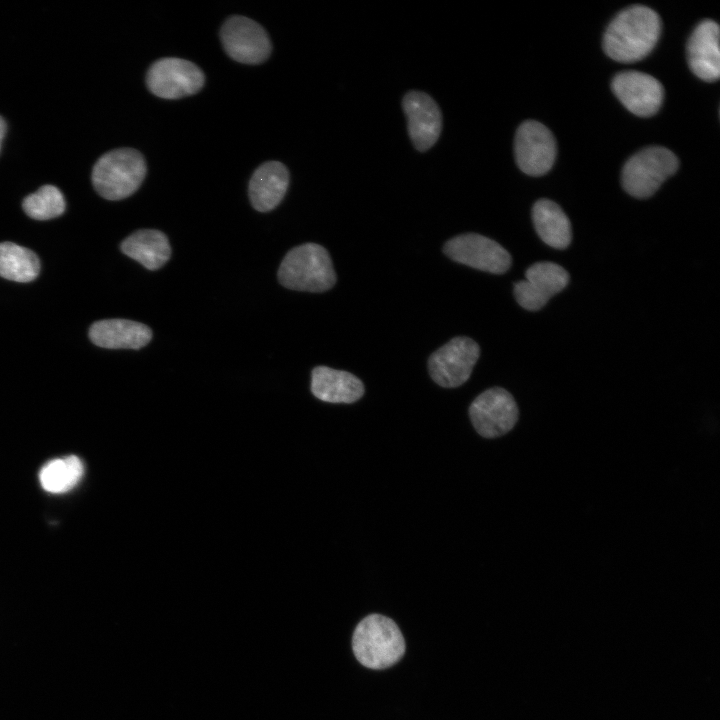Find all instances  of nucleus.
Masks as SVG:
<instances>
[{"mask_svg": "<svg viewBox=\"0 0 720 720\" xmlns=\"http://www.w3.org/2000/svg\"><path fill=\"white\" fill-rule=\"evenodd\" d=\"M660 32L661 20L654 10L642 5L631 6L608 25L603 48L615 61L636 62L652 51Z\"/></svg>", "mask_w": 720, "mask_h": 720, "instance_id": "obj_1", "label": "nucleus"}, {"mask_svg": "<svg viewBox=\"0 0 720 720\" xmlns=\"http://www.w3.org/2000/svg\"><path fill=\"white\" fill-rule=\"evenodd\" d=\"M687 60L701 80L713 82L720 76L719 26L710 19L702 21L687 43Z\"/></svg>", "mask_w": 720, "mask_h": 720, "instance_id": "obj_15", "label": "nucleus"}, {"mask_svg": "<svg viewBox=\"0 0 720 720\" xmlns=\"http://www.w3.org/2000/svg\"><path fill=\"white\" fill-rule=\"evenodd\" d=\"M452 260L481 271L503 274L511 266V255L496 241L476 234L458 235L444 245Z\"/></svg>", "mask_w": 720, "mask_h": 720, "instance_id": "obj_10", "label": "nucleus"}, {"mask_svg": "<svg viewBox=\"0 0 720 720\" xmlns=\"http://www.w3.org/2000/svg\"><path fill=\"white\" fill-rule=\"evenodd\" d=\"M91 341L107 349H140L151 338V329L140 322L127 319H105L93 323L89 329Z\"/></svg>", "mask_w": 720, "mask_h": 720, "instance_id": "obj_16", "label": "nucleus"}, {"mask_svg": "<svg viewBox=\"0 0 720 720\" xmlns=\"http://www.w3.org/2000/svg\"><path fill=\"white\" fill-rule=\"evenodd\" d=\"M220 38L225 52L244 64H260L271 53L272 45L265 29L245 16L229 17L221 27Z\"/></svg>", "mask_w": 720, "mask_h": 720, "instance_id": "obj_8", "label": "nucleus"}, {"mask_svg": "<svg viewBox=\"0 0 720 720\" xmlns=\"http://www.w3.org/2000/svg\"><path fill=\"white\" fill-rule=\"evenodd\" d=\"M6 132V123L4 119L0 116V149H1V142Z\"/></svg>", "mask_w": 720, "mask_h": 720, "instance_id": "obj_24", "label": "nucleus"}, {"mask_svg": "<svg viewBox=\"0 0 720 720\" xmlns=\"http://www.w3.org/2000/svg\"><path fill=\"white\" fill-rule=\"evenodd\" d=\"M675 154L662 146L647 147L634 154L622 170V185L636 198L653 195L678 169Z\"/></svg>", "mask_w": 720, "mask_h": 720, "instance_id": "obj_5", "label": "nucleus"}, {"mask_svg": "<svg viewBox=\"0 0 720 720\" xmlns=\"http://www.w3.org/2000/svg\"><path fill=\"white\" fill-rule=\"evenodd\" d=\"M611 87L619 101L637 116L654 115L663 102L662 84L653 76L640 71L618 73L613 78Z\"/></svg>", "mask_w": 720, "mask_h": 720, "instance_id": "obj_13", "label": "nucleus"}, {"mask_svg": "<svg viewBox=\"0 0 720 720\" xmlns=\"http://www.w3.org/2000/svg\"><path fill=\"white\" fill-rule=\"evenodd\" d=\"M479 355L480 348L473 339L455 337L430 356V376L442 387H458L469 379Z\"/></svg>", "mask_w": 720, "mask_h": 720, "instance_id": "obj_7", "label": "nucleus"}, {"mask_svg": "<svg viewBox=\"0 0 720 720\" xmlns=\"http://www.w3.org/2000/svg\"><path fill=\"white\" fill-rule=\"evenodd\" d=\"M352 649L363 666L386 669L403 657L405 640L391 618L370 614L357 624L352 637Z\"/></svg>", "mask_w": 720, "mask_h": 720, "instance_id": "obj_2", "label": "nucleus"}, {"mask_svg": "<svg viewBox=\"0 0 720 720\" xmlns=\"http://www.w3.org/2000/svg\"><path fill=\"white\" fill-rule=\"evenodd\" d=\"M278 280L286 288L324 292L336 282L328 251L316 243H305L291 249L282 260Z\"/></svg>", "mask_w": 720, "mask_h": 720, "instance_id": "obj_3", "label": "nucleus"}, {"mask_svg": "<svg viewBox=\"0 0 720 720\" xmlns=\"http://www.w3.org/2000/svg\"><path fill=\"white\" fill-rule=\"evenodd\" d=\"M409 136L419 151H426L438 140L442 116L436 102L426 93L410 91L402 101Z\"/></svg>", "mask_w": 720, "mask_h": 720, "instance_id": "obj_14", "label": "nucleus"}, {"mask_svg": "<svg viewBox=\"0 0 720 720\" xmlns=\"http://www.w3.org/2000/svg\"><path fill=\"white\" fill-rule=\"evenodd\" d=\"M568 272L553 262H537L525 272V280L514 284V296L526 310L536 311L569 283Z\"/></svg>", "mask_w": 720, "mask_h": 720, "instance_id": "obj_12", "label": "nucleus"}, {"mask_svg": "<svg viewBox=\"0 0 720 720\" xmlns=\"http://www.w3.org/2000/svg\"><path fill=\"white\" fill-rule=\"evenodd\" d=\"M475 430L482 437L495 438L509 432L519 416L513 396L501 387H493L478 395L469 408Z\"/></svg>", "mask_w": 720, "mask_h": 720, "instance_id": "obj_9", "label": "nucleus"}, {"mask_svg": "<svg viewBox=\"0 0 720 720\" xmlns=\"http://www.w3.org/2000/svg\"><path fill=\"white\" fill-rule=\"evenodd\" d=\"M83 472L81 460L71 455L46 463L40 470L39 479L44 490L50 493H64L77 485Z\"/></svg>", "mask_w": 720, "mask_h": 720, "instance_id": "obj_22", "label": "nucleus"}, {"mask_svg": "<svg viewBox=\"0 0 720 720\" xmlns=\"http://www.w3.org/2000/svg\"><path fill=\"white\" fill-rule=\"evenodd\" d=\"M289 185V173L279 161H268L260 165L249 182V197L254 209L268 212L284 198Z\"/></svg>", "mask_w": 720, "mask_h": 720, "instance_id": "obj_17", "label": "nucleus"}, {"mask_svg": "<svg viewBox=\"0 0 720 720\" xmlns=\"http://www.w3.org/2000/svg\"><path fill=\"white\" fill-rule=\"evenodd\" d=\"M204 82V73L196 64L175 57L155 61L146 74L150 92L164 99H179L196 94Z\"/></svg>", "mask_w": 720, "mask_h": 720, "instance_id": "obj_6", "label": "nucleus"}, {"mask_svg": "<svg viewBox=\"0 0 720 720\" xmlns=\"http://www.w3.org/2000/svg\"><path fill=\"white\" fill-rule=\"evenodd\" d=\"M514 150L518 167L531 176L547 173L554 164L557 151L551 131L534 120H527L518 127Z\"/></svg>", "mask_w": 720, "mask_h": 720, "instance_id": "obj_11", "label": "nucleus"}, {"mask_svg": "<svg viewBox=\"0 0 720 720\" xmlns=\"http://www.w3.org/2000/svg\"><path fill=\"white\" fill-rule=\"evenodd\" d=\"M145 175L143 155L132 148H121L99 158L92 171V183L102 197L121 200L136 192Z\"/></svg>", "mask_w": 720, "mask_h": 720, "instance_id": "obj_4", "label": "nucleus"}, {"mask_svg": "<svg viewBox=\"0 0 720 720\" xmlns=\"http://www.w3.org/2000/svg\"><path fill=\"white\" fill-rule=\"evenodd\" d=\"M534 228L540 239L555 249H565L572 239L571 224L555 202L549 199L538 200L532 208Z\"/></svg>", "mask_w": 720, "mask_h": 720, "instance_id": "obj_20", "label": "nucleus"}, {"mask_svg": "<svg viewBox=\"0 0 720 720\" xmlns=\"http://www.w3.org/2000/svg\"><path fill=\"white\" fill-rule=\"evenodd\" d=\"M26 214L36 220H48L60 216L65 210V200L53 185H44L23 201Z\"/></svg>", "mask_w": 720, "mask_h": 720, "instance_id": "obj_23", "label": "nucleus"}, {"mask_svg": "<svg viewBox=\"0 0 720 720\" xmlns=\"http://www.w3.org/2000/svg\"><path fill=\"white\" fill-rule=\"evenodd\" d=\"M40 272L37 255L12 242L0 243V276L16 282H30Z\"/></svg>", "mask_w": 720, "mask_h": 720, "instance_id": "obj_21", "label": "nucleus"}, {"mask_svg": "<svg viewBox=\"0 0 720 720\" xmlns=\"http://www.w3.org/2000/svg\"><path fill=\"white\" fill-rule=\"evenodd\" d=\"M311 391L324 402L353 403L363 396L364 385L347 371L318 366L312 371Z\"/></svg>", "mask_w": 720, "mask_h": 720, "instance_id": "obj_18", "label": "nucleus"}, {"mask_svg": "<svg viewBox=\"0 0 720 720\" xmlns=\"http://www.w3.org/2000/svg\"><path fill=\"white\" fill-rule=\"evenodd\" d=\"M122 252L148 270L161 268L171 256L166 235L154 229H142L132 233L121 244Z\"/></svg>", "mask_w": 720, "mask_h": 720, "instance_id": "obj_19", "label": "nucleus"}]
</instances>
